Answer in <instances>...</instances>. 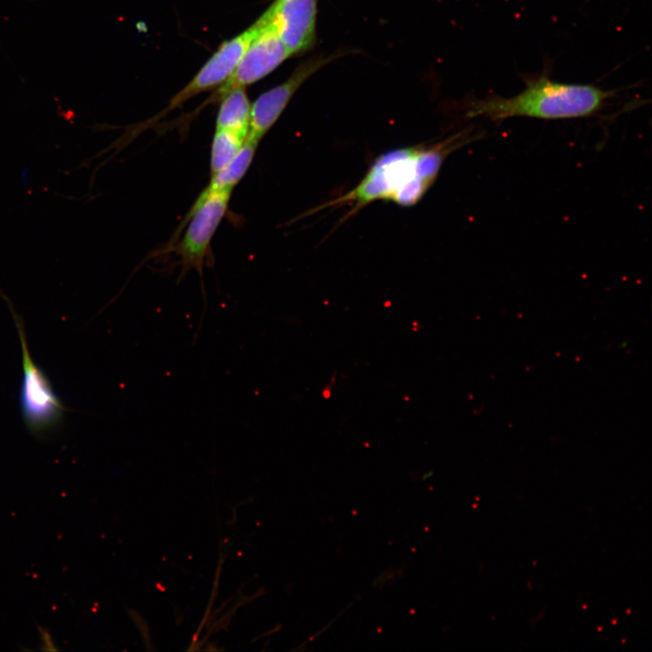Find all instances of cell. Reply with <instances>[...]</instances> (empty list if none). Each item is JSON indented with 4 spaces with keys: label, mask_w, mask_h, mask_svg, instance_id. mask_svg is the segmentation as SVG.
<instances>
[{
    "label": "cell",
    "mask_w": 652,
    "mask_h": 652,
    "mask_svg": "<svg viewBox=\"0 0 652 652\" xmlns=\"http://www.w3.org/2000/svg\"><path fill=\"white\" fill-rule=\"evenodd\" d=\"M475 139L477 135L463 130L427 147L398 149L382 154L353 189L317 209L350 204L353 214L376 200L413 206L434 184L445 159Z\"/></svg>",
    "instance_id": "6da1fadb"
},
{
    "label": "cell",
    "mask_w": 652,
    "mask_h": 652,
    "mask_svg": "<svg viewBox=\"0 0 652 652\" xmlns=\"http://www.w3.org/2000/svg\"><path fill=\"white\" fill-rule=\"evenodd\" d=\"M247 138L226 129H215L210 151V176L222 169L241 149Z\"/></svg>",
    "instance_id": "8fae6325"
},
{
    "label": "cell",
    "mask_w": 652,
    "mask_h": 652,
    "mask_svg": "<svg viewBox=\"0 0 652 652\" xmlns=\"http://www.w3.org/2000/svg\"><path fill=\"white\" fill-rule=\"evenodd\" d=\"M609 93L589 84L563 83L545 76L528 82L520 93L491 97L473 102L468 117H484L494 121L512 117L564 120L588 117L601 109Z\"/></svg>",
    "instance_id": "7a4b0ae2"
},
{
    "label": "cell",
    "mask_w": 652,
    "mask_h": 652,
    "mask_svg": "<svg viewBox=\"0 0 652 652\" xmlns=\"http://www.w3.org/2000/svg\"><path fill=\"white\" fill-rule=\"evenodd\" d=\"M263 14L246 30L224 42L194 78L172 99L167 108L153 120L180 107L192 97L222 85L232 74L247 47L263 27Z\"/></svg>",
    "instance_id": "8992f818"
},
{
    "label": "cell",
    "mask_w": 652,
    "mask_h": 652,
    "mask_svg": "<svg viewBox=\"0 0 652 652\" xmlns=\"http://www.w3.org/2000/svg\"><path fill=\"white\" fill-rule=\"evenodd\" d=\"M267 10L291 55L312 46L315 38L316 0H274Z\"/></svg>",
    "instance_id": "ba28073f"
},
{
    "label": "cell",
    "mask_w": 652,
    "mask_h": 652,
    "mask_svg": "<svg viewBox=\"0 0 652 652\" xmlns=\"http://www.w3.org/2000/svg\"><path fill=\"white\" fill-rule=\"evenodd\" d=\"M258 144L247 139L238 153L222 169L210 176V182L206 188L212 191L232 192L249 169Z\"/></svg>",
    "instance_id": "30bf717a"
},
{
    "label": "cell",
    "mask_w": 652,
    "mask_h": 652,
    "mask_svg": "<svg viewBox=\"0 0 652 652\" xmlns=\"http://www.w3.org/2000/svg\"><path fill=\"white\" fill-rule=\"evenodd\" d=\"M326 62L327 59L324 58L309 59L301 63L285 82L262 93L251 104L247 139L259 143L277 121L300 86Z\"/></svg>",
    "instance_id": "52a82bcc"
},
{
    "label": "cell",
    "mask_w": 652,
    "mask_h": 652,
    "mask_svg": "<svg viewBox=\"0 0 652 652\" xmlns=\"http://www.w3.org/2000/svg\"><path fill=\"white\" fill-rule=\"evenodd\" d=\"M232 192L212 191L205 187L190 208L189 221L180 241L174 245L182 268L180 278L196 270L202 278L203 266L211 240L224 218Z\"/></svg>",
    "instance_id": "277c9868"
},
{
    "label": "cell",
    "mask_w": 652,
    "mask_h": 652,
    "mask_svg": "<svg viewBox=\"0 0 652 652\" xmlns=\"http://www.w3.org/2000/svg\"><path fill=\"white\" fill-rule=\"evenodd\" d=\"M41 643L44 650H56L57 647L52 639L50 633L46 629H40Z\"/></svg>",
    "instance_id": "7c38bea8"
},
{
    "label": "cell",
    "mask_w": 652,
    "mask_h": 652,
    "mask_svg": "<svg viewBox=\"0 0 652 652\" xmlns=\"http://www.w3.org/2000/svg\"><path fill=\"white\" fill-rule=\"evenodd\" d=\"M263 16V27L250 43L232 74L219 86L210 101H219L232 89L246 87L261 80L291 56L280 39L267 9Z\"/></svg>",
    "instance_id": "5b68a950"
},
{
    "label": "cell",
    "mask_w": 652,
    "mask_h": 652,
    "mask_svg": "<svg viewBox=\"0 0 652 652\" xmlns=\"http://www.w3.org/2000/svg\"><path fill=\"white\" fill-rule=\"evenodd\" d=\"M219 101L216 129L231 130L247 138L251 103L245 87L232 89Z\"/></svg>",
    "instance_id": "9c48e42d"
},
{
    "label": "cell",
    "mask_w": 652,
    "mask_h": 652,
    "mask_svg": "<svg viewBox=\"0 0 652 652\" xmlns=\"http://www.w3.org/2000/svg\"><path fill=\"white\" fill-rule=\"evenodd\" d=\"M13 316L22 349L23 378L19 403L23 421L32 435L41 436L62 421L66 408L55 394L44 371L34 361L24 321L10 300L0 292Z\"/></svg>",
    "instance_id": "3957f363"
}]
</instances>
